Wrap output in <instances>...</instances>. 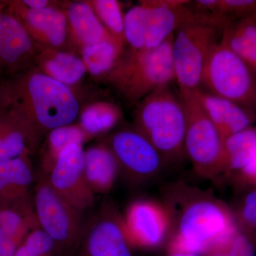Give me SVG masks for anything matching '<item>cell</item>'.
I'll use <instances>...</instances> for the list:
<instances>
[{
    "label": "cell",
    "mask_w": 256,
    "mask_h": 256,
    "mask_svg": "<svg viewBox=\"0 0 256 256\" xmlns=\"http://www.w3.org/2000/svg\"><path fill=\"white\" fill-rule=\"evenodd\" d=\"M163 205L170 220L168 254L202 256L238 232L232 208L210 192L173 184L165 188Z\"/></svg>",
    "instance_id": "6da1fadb"
},
{
    "label": "cell",
    "mask_w": 256,
    "mask_h": 256,
    "mask_svg": "<svg viewBox=\"0 0 256 256\" xmlns=\"http://www.w3.org/2000/svg\"><path fill=\"white\" fill-rule=\"evenodd\" d=\"M139 124L146 136L168 162L185 156L186 119L182 101L170 90L162 88L150 94L139 114Z\"/></svg>",
    "instance_id": "7a4b0ae2"
},
{
    "label": "cell",
    "mask_w": 256,
    "mask_h": 256,
    "mask_svg": "<svg viewBox=\"0 0 256 256\" xmlns=\"http://www.w3.org/2000/svg\"><path fill=\"white\" fill-rule=\"evenodd\" d=\"M222 32L195 16L188 4L186 18L173 38V62L180 95L193 94L201 88L204 69Z\"/></svg>",
    "instance_id": "3957f363"
},
{
    "label": "cell",
    "mask_w": 256,
    "mask_h": 256,
    "mask_svg": "<svg viewBox=\"0 0 256 256\" xmlns=\"http://www.w3.org/2000/svg\"><path fill=\"white\" fill-rule=\"evenodd\" d=\"M33 205L40 228L54 242L57 256L76 254L84 228V213L56 193L42 174L35 188Z\"/></svg>",
    "instance_id": "277c9868"
},
{
    "label": "cell",
    "mask_w": 256,
    "mask_h": 256,
    "mask_svg": "<svg viewBox=\"0 0 256 256\" xmlns=\"http://www.w3.org/2000/svg\"><path fill=\"white\" fill-rule=\"evenodd\" d=\"M202 86L210 94L256 112V74L220 42L207 60Z\"/></svg>",
    "instance_id": "5b68a950"
},
{
    "label": "cell",
    "mask_w": 256,
    "mask_h": 256,
    "mask_svg": "<svg viewBox=\"0 0 256 256\" xmlns=\"http://www.w3.org/2000/svg\"><path fill=\"white\" fill-rule=\"evenodd\" d=\"M194 92L180 95L186 119L185 156L200 176L214 178L223 173L224 141Z\"/></svg>",
    "instance_id": "8992f818"
},
{
    "label": "cell",
    "mask_w": 256,
    "mask_h": 256,
    "mask_svg": "<svg viewBox=\"0 0 256 256\" xmlns=\"http://www.w3.org/2000/svg\"><path fill=\"white\" fill-rule=\"evenodd\" d=\"M26 88L35 116L46 129L68 126L78 116V102L65 84L52 77L36 74L28 78Z\"/></svg>",
    "instance_id": "52a82bcc"
},
{
    "label": "cell",
    "mask_w": 256,
    "mask_h": 256,
    "mask_svg": "<svg viewBox=\"0 0 256 256\" xmlns=\"http://www.w3.org/2000/svg\"><path fill=\"white\" fill-rule=\"evenodd\" d=\"M44 176L56 193L82 213L94 207L96 194L86 176L85 152L82 146L72 144L64 148Z\"/></svg>",
    "instance_id": "ba28073f"
},
{
    "label": "cell",
    "mask_w": 256,
    "mask_h": 256,
    "mask_svg": "<svg viewBox=\"0 0 256 256\" xmlns=\"http://www.w3.org/2000/svg\"><path fill=\"white\" fill-rule=\"evenodd\" d=\"M120 170L134 182H143L161 172L166 160L146 136L138 131L124 130L111 140Z\"/></svg>",
    "instance_id": "9c48e42d"
},
{
    "label": "cell",
    "mask_w": 256,
    "mask_h": 256,
    "mask_svg": "<svg viewBox=\"0 0 256 256\" xmlns=\"http://www.w3.org/2000/svg\"><path fill=\"white\" fill-rule=\"evenodd\" d=\"M124 218L107 206L84 226L78 256H132Z\"/></svg>",
    "instance_id": "30bf717a"
},
{
    "label": "cell",
    "mask_w": 256,
    "mask_h": 256,
    "mask_svg": "<svg viewBox=\"0 0 256 256\" xmlns=\"http://www.w3.org/2000/svg\"><path fill=\"white\" fill-rule=\"evenodd\" d=\"M174 34L156 50L139 52L126 76L130 94L136 96L152 94L176 82L172 56Z\"/></svg>",
    "instance_id": "8fae6325"
},
{
    "label": "cell",
    "mask_w": 256,
    "mask_h": 256,
    "mask_svg": "<svg viewBox=\"0 0 256 256\" xmlns=\"http://www.w3.org/2000/svg\"><path fill=\"white\" fill-rule=\"evenodd\" d=\"M122 218L131 245L153 249L168 242L170 217L162 204L148 200H138L128 206Z\"/></svg>",
    "instance_id": "7c38bea8"
},
{
    "label": "cell",
    "mask_w": 256,
    "mask_h": 256,
    "mask_svg": "<svg viewBox=\"0 0 256 256\" xmlns=\"http://www.w3.org/2000/svg\"><path fill=\"white\" fill-rule=\"evenodd\" d=\"M194 94L223 141L232 134L252 127L255 122L256 111L249 110L201 88Z\"/></svg>",
    "instance_id": "4fadbf2b"
},
{
    "label": "cell",
    "mask_w": 256,
    "mask_h": 256,
    "mask_svg": "<svg viewBox=\"0 0 256 256\" xmlns=\"http://www.w3.org/2000/svg\"><path fill=\"white\" fill-rule=\"evenodd\" d=\"M190 1L156 0L146 2L148 8L144 50H156L172 35L186 18Z\"/></svg>",
    "instance_id": "5bb4252c"
},
{
    "label": "cell",
    "mask_w": 256,
    "mask_h": 256,
    "mask_svg": "<svg viewBox=\"0 0 256 256\" xmlns=\"http://www.w3.org/2000/svg\"><path fill=\"white\" fill-rule=\"evenodd\" d=\"M32 41L22 24L0 12V67L14 68L30 52Z\"/></svg>",
    "instance_id": "9a60e30c"
},
{
    "label": "cell",
    "mask_w": 256,
    "mask_h": 256,
    "mask_svg": "<svg viewBox=\"0 0 256 256\" xmlns=\"http://www.w3.org/2000/svg\"><path fill=\"white\" fill-rule=\"evenodd\" d=\"M119 172L117 160L111 150L96 146L86 152V176L95 194L110 192Z\"/></svg>",
    "instance_id": "2e32d148"
},
{
    "label": "cell",
    "mask_w": 256,
    "mask_h": 256,
    "mask_svg": "<svg viewBox=\"0 0 256 256\" xmlns=\"http://www.w3.org/2000/svg\"><path fill=\"white\" fill-rule=\"evenodd\" d=\"M220 42L256 74V14L228 24L222 32Z\"/></svg>",
    "instance_id": "e0dca14e"
},
{
    "label": "cell",
    "mask_w": 256,
    "mask_h": 256,
    "mask_svg": "<svg viewBox=\"0 0 256 256\" xmlns=\"http://www.w3.org/2000/svg\"><path fill=\"white\" fill-rule=\"evenodd\" d=\"M32 169L22 156L0 162V202L28 200Z\"/></svg>",
    "instance_id": "ac0fdd59"
},
{
    "label": "cell",
    "mask_w": 256,
    "mask_h": 256,
    "mask_svg": "<svg viewBox=\"0 0 256 256\" xmlns=\"http://www.w3.org/2000/svg\"><path fill=\"white\" fill-rule=\"evenodd\" d=\"M0 228L18 244L34 229L40 228L30 200L0 202Z\"/></svg>",
    "instance_id": "d6986e66"
},
{
    "label": "cell",
    "mask_w": 256,
    "mask_h": 256,
    "mask_svg": "<svg viewBox=\"0 0 256 256\" xmlns=\"http://www.w3.org/2000/svg\"><path fill=\"white\" fill-rule=\"evenodd\" d=\"M256 154V127H250L224 140L223 173L233 176L244 170Z\"/></svg>",
    "instance_id": "ffe728a7"
},
{
    "label": "cell",
    "mask_w": 256,
    "mask_h": 256,
    "mask_svg": "<svg viewBox=\"0 0 256 256\" xmlns=\"http://www.w3.org/2000/svg\"><path fill=\"white\" fill-rule=\"evenodd\" d=\"M25 20L32 28L45 34L52 44L60 46L66 36V18L60 12L52 8L28 10Z\"/></svg>",
    "instance_id": "44dd1931"
},
{
    "label": "cell",
    "mask_w": 256,
    "mask_h": 256,
    "mask_svg": "<svg viewBox=\"0 0 256 256\" xmlns=\"http://www.w3.org/2000/svg\"><path fill=\"white\" fill-rule=\"evenodd\" d=\"M68 16L77 35L88 45L102 41L104 30L88 5L77 2L70 5Z\"/></svg>",
    "instance_id": "7402d4cb"
},
{
    "label": "cell",
    "mask_w": 256,
    "mask_h": 256,
    "mask_svg": "<svg viewBox=\"0 0 256 256\" xmlns=\"http://www.w3.org/2000/svg\"><path fill=\"white\" fill-rule=\"evenodd\" d=\"M232 210L239 232L256 248V188L242 192Z\"/></svg>",
    "instance_id": "603a6c76"
},
{
    "label": "cell",
    "mask_w": 256,
    "mask_h": 256,
    "mask_svg": "<svg viewBox=\"0 0 256 256\" xmlns=\"http://www.w3.org/2000/svg\"><path fill=\"white\" fill-rule=\"evenodd\" d=\"M46 68L52 78L65 85L78 82L86 72L85 65L82 60L67 53L58 54L47 62Z\"/></svg>",
    "instance_id": "cb8c5ba5"
},
{
    "label": "cell",
    "mask_w": 256,
    "mask_h": 256,
    "mask_svg": "<svg viewBox=\"0 0 256 256\" xmlns=\"http://www.w3.org/2000/svg\"><path fill=\"white\" fill-rule=\"evenodd\" d=\"M118 54L117 45L109 40L87 45L84 50V62L92 74L98 75L114 66Z\"/></svg>",
    "instance_id": "d4e9b609"
},
{
    "label": "cell",
    "mask_w": 256,
    "mask_h": 256,
    "mask_svg": "<svg viewBox=\"0 0 256 256\" xmlns=\"http://www.w3.org/2000/svg\"><path fill=\"white\" fill-rule=\"evenodd\" d=\"M84 140V133L78 128L66 126L52 130L48 136L50 158L42 174H48L64 148L72 144L82 146Z\"/></svg>",
    "instance_id": "484cf974"
},
{
    "label": "cell",
    "mask_w": 256,
    "mask_h": 256,
    "mask_svg": "<svg viewBox=\"0 0 256 256\" xmlns=\"http://www.w3.org/2000/svg\"><path fill=\"white\" fill-rule=\"evenodd\" d=\"M20 128L12 121L0 120V162L22 156L26 139Z\"/></svg>",
    "instance_id": "4316f807"
},
{
    "label": "cell",
    "mask_w": 256,
    "mask_h": 256,
    "mask_svg": "<svg viewBox=\"0 0 256 256\" xmlns=\"http://www.w3.org/2000/svg\"><path fill=\"white\" fill-rule=\"evenodd\" d=\"M148 8L146 3L131 8L124 18V36L137 52L144 50Z\"/></svg>",
    "instance_id": "83f0119b"
},
{
    "label": "cell",
    "mask_w": 256,
    "mask_h": 256,
    "mask_svg": "<svg viewBox=\"0 0 256 256\" xmlns=\"http://www.w3.org/2000/svg\"><path fill=\"white\" fill-rule=\"evenodd\" d=\"M119 114L112 106L97 105L88 108L82 116V124L90 134H98L114 127Z\"/></svg>",
    "instance_id": "f1b7e54d"
},
{
    "label": "cell",
    "mask_w": 256,
    "mask_h": 256,
    "mask_svg": "<svg viewBox=\"0 0 256 256\" xmlns=\"http://www.w3.org/2000/svg\"><path fill=\"white\" fill-rule=\"evenodd\" d=\"M14 256H57L54 242L40 228L34 229L18 246Z\"/></svg>",
    "instance_id": "f546056e"
},
{
    "label": "cell",
    "mask_w": 256,
    "mask_h": 256,
    "mask_svg": "<svg viewBox=\"0 0 256 256\" xmlns=\"http://www.w3.org/2000/svg\"><path fill=\"white\" fill-rule=\"evenodd\" d=\"M216 14L228 26L256 14V0H217Z\"/></svg>",
    "instance_id": "4dcf8cb0"
},
{
    "label": "cell",
    "mask_w": 256,
    "mask_h": 256,
    "mask_svg": "<svg viewBox=\"0 0 256 256\" xmlns=\"http://www.w3.org/2000/svg\"><path fill=\"white\" fill-rule=\"evenodd\" d=\"M256 252L254 244L238 230L232 238L212 248L202 256H256Z\"/></svg>",
    "instance_id": "1f68e13d"
},
{
    "label": "cell",
    "mask_w": 256,
    "mask_h": 256,
    "mask_svg": "<svg viewBox=\"0 0 256 256\" xmlns=\"http://www.w3.org/2000/svg\"><path fill=\"white\" fill-rule=\"evenodd\" d=\"M97 10L106 24L118 36L124 35V18L116 0H98Z\"/></svg>",
    "instance_id": "d6a6232c"
},
{
    "label": "cell",
    "mask_w": 256,
    "mask_h": 256,
    "mask_svg": "<svg viewBox=\"0 0 256 256\" xmlns=\"http://www.w3.org/2000/svg\"><path fill=\"white\" fill-rule=\"evenodd\" d=\"M234 182L242 192L256 188V154L250 162L232 176Z\"/></svg>",
    "instance_id": "836d02e7"
},
{
    "label": "cell",
    "mask_w": 256,
    "mask_h": 256,
    "mask_svg": "<svg viewBox=\"0 0 256 256\" xmlns=\"http://www.w3.org/2000/svg\"><path fill=\"white\" fill-rule=\"evenodd\" d=\"M18 246V242L0 228V256H14Z\"/></svg>",
    "instance_id": "e575fe53"
},
{
    "label": "cell",
    "mask_w": 256,
    "mask_h": 256,
    "mask_svg": "<svg viewBox=\"0 0 256 256\" xmlns=\"http://www.w3.org/2000/svg\"><path fill=\"white\" fill-rule=\"evenodd\" d=\"M48 2L44 0H25L24 4L28 6L32 10H40L45 8Z\"/></svg>",
    "instance_id": "d590c367"
},
{
    "label": "cell",
    "mask_w": 256,
    "mask_h": 256,
    "mask_svg": "<svg viewBox=\"0 0 256 256\" xmlns=\"http://www.w3.org/2000/svg\"><path fill=\"white\" fill-rule=\"evenodd\" d=\"M166 256H200L194 255V254H168Z\"/></svg>",
    "instance_id": "8d00e7d4"
}]
</instances>
